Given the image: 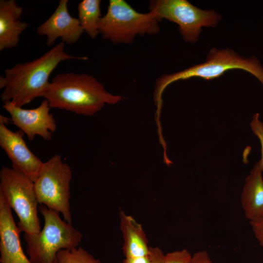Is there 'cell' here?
<instances>
[{
  "mask_svg": "<svg viewBox=\"0 0 263 263\" xmlns=\"http://www.w3.org/2000/svg\"><path fill=\"white\" fill-rule=\"evenodd\" d=\"M3 103V108L10 114L12 123L25 133L29 141L34 140L37 135L46 140L51 139L56 124L53 115L50 113L51 107L46 99L32 109H23L10 101Z\"/></svg>",
  "mask_w": 263,
  "mask_h": 263,
  "instance_id": "9",
  "label": "cell"
},
{
  "mask_svg": "<svg viewBox=\"0 0 263 263\" xmlns=\"http://www.w3.org/2000/svg\"><path fill=\"white\" fill-rule=\"evenodd\" d=\"M64 43L59 42L38 58L5 69L4 75L0 76L1 101L22 107L37 97H43L50 84V75L59 63L67 59H87L67 53Z\"/></svg>",
  "mask_w": 263,
  "mask_h": 263,
  "instance_id": "1",
  "label": "cell"
},
{
  "mask_svg": "<svg viewBox=\"0 0 263 263\" xmlns=\"http://www.w3.org/2000/svg\"><path fill=\"white\" fill-rule=\"evenodd\" d=\"M165 254L157 247H150V256L151 263H164Z\"/></svg>",
  "mask_w": 263,
  "mask_h": 263,
  "instance_id": "21",
  "label": "cell"
},
{
  "mask_svg": "<svg viewBox=\"0 0 263 263\" xmlns=\"http://www.w3.org/2000/svg\"><path fill=\"white\" fill-rule=\"evenodd\" d=\"M68 2V0H60L54 12L37 28L38 35L47 37L48 46L53 45L58 38L67 44L75 43L84 32L78 18L70 14Z\"/></svg>",
  "mask_w": 263,
  "mask_h": 263,
  "instance_id": "11",
  "label": "cell"
},
{
  "mask_svg": "<svg viewBox=\"0 0 263 263\" xmlns=\"http://www.w3.org/2000/svg\"><path fill=\"white\" fill-rule=\"evenodd\" d=\"M260 161L255 163L245 178L241 196L242 207L245 218L250 221L263 215V179Z\"/></svg>",
  "mask_w": 263,
  "mask_h": 263,
  "instance_id": "14",
  "label": "cell"
},
{
  "mask_svg": "<svg viewBox=\"0 0 263 263\" xmlns=\"http://www.w3.org/2000/svg\"><path fill=\"white\" fill-rule=\"evenodd\" d=\"M100 0H83L77 5L78 19L87 35L95 38L99 33L98 23L101 17Z\"/></svg>",
  "mask_w": 263,
  "mask_h": 263,
  "instance_id": "16",
  "label": "cell"
},
{
  "mask_svg": "<svg viewBox=\"0 0 263 263\" xmlns=\"http://www.w3.org/2000/svg\"><path fill=\"white\" fill-rule=\"evenodd\" d=\"M149 9L160 21L176 23L184 40L191 43L198 40L202 27H214L221 19L214 10L199 9L187 0H153Z\"/></svg>",
  "mask_w": 263,
  "mask_h": 263,
  "instance_id": "8",
  "label": "cell"
},
{
  "mask_svg": "<svg viewBox=\"0 0 263 263\" xmlns=\"http://www.w3.org/2000/svg\"><path fill=\"white\" fill-rule=\"evenodd\" d=\"M72 171L61 156L55 154L44 163L36 180L34 188L38 203L61 214L64 221L72 224L70 199Z\"/></svg>",
  "mask_w": 263,
  "mask_h": 263,
  "instance_id": "7",
  "label": "cell"
},
{
  "mask_svg": "<svg viewBox=\"0 0 263 263\" xmlns=\"http://www.w3.org/2000/svg\"><path fill=\"white\" fill-rule=\"evenodd\" d=\"M159 21L152 12H138L124 0H110L98 28L104 39L114 44H129L137 36L158 34Z\"/></svg>",
  "mask_w": 263,
  "mask_h": 263,
  "instance_id": "5",
  "label": "cell"
},
{
  "mask_svg": "<svg viewBox=\"0 0 263 263\" xmlns=\"http://www.w3.org/2000/svg\"><path fill=\"white\" fill-rule=\"evenodd\" d=\"M259 114L257 113L253 115V118L250 123L251 128L254 133L259 138L261 146V159L260 163L263 172V123L259 119Z\"/></svg>",
  "mask_w": 263,
  "mask_h": 263,
  "instance_id": "19",
  "label": "cell"
},
{
  "mask_svg": "<svg viewBox=\"0 0 263 263\" xmlns=\"http://www.w3.org/2000/svg\"><path fill=\"white\" fill-rule=\"evenodd\" d=\"M44 225L35 234L24 233L26 252L31 263H55L57 252L77 247L82 235L72 224L62 220L59 213L40 205Z\"/></svg>",
  "mask_w": 263,
  "mask_h": 263,
  "instance_id": "4",
  "label": "cell"
},
{
  "mask_svg": "<svg viewBox=\"0 0 263 263\" xmlns=\"http://www.w3.org/2000/svg\"><path fill=\"white\" fill-rule=\"evenodd\" d=\"M9 121H10V118L4 116L2 115H0V122L3 123L7 125L9 123Z\"/></svg>",
  "mask_w": 263,
  "mask_h": 263,
  "instance_id": "24",
  "label": "cell"
},
{
  "mask_svg": "<svg viewBox=\"0 0 263 263\" xmlns=\"http://www.w3.org/2000/svg\"><path fill=\"white\" fill-rule=\"evenodd\" d=\"M119 220L124 242L122 250L125 258L149 255L148 239L141 225L122 210L119 212Z\"/></svg>",
  "mask_w": 263,
  "mask_h": 263,
  "instance_id": "15",
  "label": "cell"
},
{
  "mask_svg": "<svg viewBox=\"0 0 263 263\" xmlns=\"http://www.w3.org/2000/svg\"><path fill=\"white\" fill-rule=\"evenodd\" d=\"M11 209L0 193V263H31L23 251L19 239L20 231Z\"/></svg>",
  "mask_w": 263,
  "mask_h": 263,
  "instance_id": "12",
  "label": "cell"
},
{
  "mask_svg": "<svg viewBox=\"0 0 263 263\" xmlns=\"http://www.w3.org/2000/svg\"><path fill=\"white\" fill-rule=\"evenodd\" d=\"M250 224L256 239L263 248V215L255 221H250Z\"/></svg>",
  "mask_w": 263,
  "mask_h": 263,
  "instance_id": "20",
  "label": "cell"
},
{
  "mask_svg": "<svg viewBox=\"0 0 263 263\" xmlns=\"http://www.w3.org/2000/svg\"><path fill=\"white\" fill-rule=\"evenodd\" d=\"M50 107L93 116L106 104H115L123 100L106 91L93 76L84 73H62L56 75L43 96Z\"/></svg>",
  "mask_w": 263,
  "mask_h": 263,
  "instance_id": "2",
  "label": "cell"
},
{
  "mask_svg": "<svg viewBox=\"0 0 263 263\" xmlns=\"http://www.w3.org/2000/svg\"><path fill=\"white\" fill-rule=\"evenodd\" d=\"M240 69L254 75L263 85V67L256 56L245 58L228 48L211 49L206 61L193 65L181 71L163 75L156 79L154 92V99L157 106L162 105V95L165 89L171 83L200 77L211 80L222 76L226 72Z\"/></svg>",
  "mask_w": 263,
  "mask_h": 263,
  "instance_id": "3",
  "label": "cell"
},
{
  "mask_svg": "<svg viewBox=\"0 0 263 263\" xmlns=\"http://www.w3.org/2000/svg\"><path fill=\"white\" fill-rule=\"evenodd\" d=\"M23 8L15 0H0V51L16 47L28 24L20 20Z\"/></svg>",
  "mask_w": 263,
  "mask_h": 263,
  "instance_id": "13",
  "label": "cell"
},
{
  "mask_svg": "<svg viewBox=\"0 0 263 263\" xmlns=\"http://www.w3.org/2000/svg\"><path fill=\"white\" fill-rule=\"evenodd\" d=\"M192 255L187 249L167 253L164 257V263H191Z\"/></svg>",
  "mask_w": 263,
  "mask_h": 263,
  "instance_id": "18",
  "label": "cell"
},
{
  "mask_svg": "<svg viewBox=\"0 0 263 263\" xmlns=\"http://www.w3.org/2000/svg\"><path fill=\"white\" fill-rule=\"evenodd\" d=\"M0 193L17 215L20 232L35 234L41 230L39 204L31 180L12 168L3 166L0 171Z\"/></svg>",
  "mask_w": 263,
  "mask_h": 263,
  "instance_id": "6",
  "label": "cell"
},
{
  "mask_svg": "<svg viewBox=\"0 0 263 263\" xmlns=\"http://www.w3.org/2000/svg\"><path fill=\"white\" fill-rule=\"evenodd\" d=\"M191 263H212L211 259L206 250L195 253L192 255Z\"/></svg>",
  "mask_w": 263,
  "mask_h": 263,
  "instance_id": "22",
  "label": "cell"
},
{
  "mask_svg": "<svg viewBox=\"0 0 263 263\" xmlns=\"http://www.w3.org/2000/svg\"><path fill=\"white\" fill-rule=\"evenodd\" d=\"M122 263H151L150 255L143 257L125 258Z\"/></svg>",
  "mask_w": 263,
  "mask_h": 263,
  "instance_id": "23",
  "label": "cell"
},
{
  "mask_svg": "<svg viewBox=\"0 0 263 263\" xmlns=\"http://www.w3.org/2000/svg\"><path fill=\"white\" fill-rule=\"evenodd\" d=\"M55 263H101L81 247L62 249L56 255Z\"/></svg>",
  "mask_w": 263,
  "mask_h": 263,
  "instance_id": "17",
  "label": "cell"
},
{
  "mask_svg": "<svg viewBox=\"0 0 263 263\" xmlns=\"http://www.w3.org/2000/svg\"><path fill=\"white\" fill-rule=\"evenodd\" d=\"M24 132H13L0 122V146L12 162V168L22 173L33 182L44 165L28 148L23 139Z\"/></svg>",
  "mask_w": 263,
  "mask_h": 263,
  "instance_id": "10",
  "label": "cell"
}]
</instances>
